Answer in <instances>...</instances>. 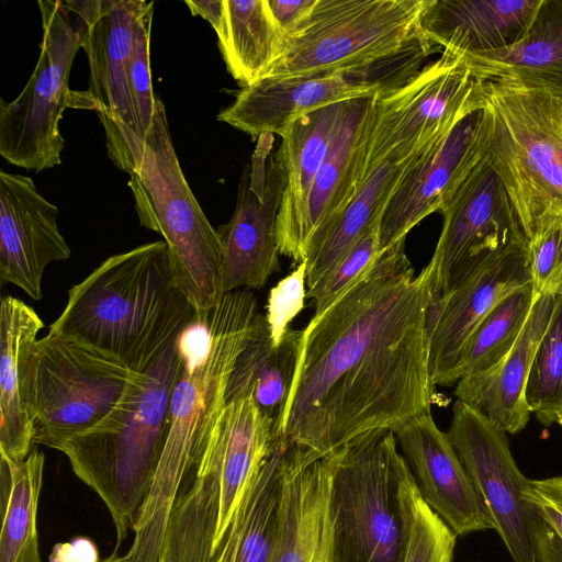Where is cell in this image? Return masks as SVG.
<instances>
[{
    "label": "cell",
    "mask_w": 562,
    "mask_h": 562,
    "mask_svg": "<svg viewBox=\"0 0 562 562\" xmlns=\"http://www.w3.org/2000/svg\"><path fill=\"white\" fill-rule=\"evenodd\" d=\"M447 435L514 561L536 562L533 513L524 498L529 479L516 464L506 432L457 400Z\"/></svg>",
    "instance_id": "15"
},
{
    "label": "cell",
    "mask_w": 562,
    "mask_h": 562,
    "mask_svg": "<svg viewBox=\"0 0 562 562\" xmlns=\"http://www.w3.org/2000/svg\"><path fill=\"white\" fill-rule=\"evenodd\" d=\"M306 260L273 286L268 296L266 319L274 346H279L289 324L303 310L306 292Z\"/></svg>",
    "instance_id": "41"
},
{
    "label": "cell",
    "mask_w": 562,
    "mask_h": 562,
    "mask_svg": "<svg viewBox=\"0 0 562 562\" xmlns=\"http://www.w3.org/2000/svg\"><path fill=\"white\" fill-rule=\"evenodd\" d=\"M460 59L477 80L539 90L562 101V0H540L514 45Z\"/></svg>",
    "instance_id": "26"
},
{
    "label": "cell",
    "mask_w": 562,
    "mask_h": 562,
    "mask_svg": "<svg viewBox=\"0 0 562 562\" xmlns=\"http://www.w3.org/2000/svg\"><path fill=\"white\" fill-rule=\"evenodd\" d=\"M268 142L258 143L250 166L239 182L231 221L216 231L223 247V293L261 289L280 270L277 215L285 172L277 154L267 161Z\"/></svg>",
    "instance_id": "16"
},
{
    "label": "cell",
    "mask_w": 562,
    "mask_h": 562,
    "mask_svg": "<svg viewBox=\"0 0 562 562\" xmlns=\"http://www.w3.org/2000/svg\"><path fill=\"white\" fill-rule=\"evenodd\" d=\"M530 282L526 246L484 266L430 308L429 367L435 386H450L469 336L499 301Z\"/></svg>",
    "instance_id": "21"
},
{
    "label": "cell",
    "mask_w": 562,
    "mask_h": 562,
    "mask_svg": "<svg viewBox=\"0 0 562 562\" xmlns=\"http://www.w3.org/2000/svg\"><path fill=\"white\" fill-rule=\"evenodd\" d=\"M154 15V1L138 20L134 47L130 60V88L143 142L153 124L156 98L150 75V30Z\"/></svg>",
    "instance_id": "40"
},
{
    "label": "cell",
    "mask_w": 562,
    "mask_h": 562,
    "mask_svg": "<svg viewBox=\"0 0 562 562\" xmlns=\"http://www.w3.org/2000/svg\"><path fill=\"white\" fill-rule=\"evenodd\" d=\"M441 214V233L427 265L431 307L484 266L527 246L510 199L484 157Z\"/></svg>",
    "instance_id": "13"
},
{
    "label": "cell",
    "mask_w": 562,
    "mask_h": 562,
    "mask_svg": "<svg viewBox=\"0 0 562 562\" xmlns=\"http://www.w3.org/2000/svg\"><path fill=\"white\" fill-rule=\"evenodd\" d=\"M380 223L375 221L316 285L308 289L306 299L314 302V315L330 306L346 290L353 285L379 257Z\"/></svg>",
    "instance_id": "38"
},
{
    "label": "cell",
    "mask_w": 562,
    "mask_h": 562,
    "mask_svg": "<svg viewBox=\"0 0 562 562\" xmlns=\"http://www.w3.org/2000/svg\"><path fill=\"white\" fill-rule=\"evenodd\" d=\"M394 435L422 498L457 537L494 529L487 507L431 413L408 422Z\"/></svg>",
    "instance_id": "19"
},
{
    "label": "cell",
    "mask_w": 562,
    "mask_h": 562,
    "mask_svg": "<svg viewBox=\"0 0 562 562\" xmlns=\"http://www.w3.org/2000/svg\"><path fill=\"white\" fill-rule=\"evenodd\" d=\"M43 322L23 301L4 296L0 308V453L20 462L32 451L34 428L24 398V360Z\"/></svg>",
    "instance_id": "29"
},
{
    "label": "cell",
    "mask_w": 562,
    "mask_h": 562,
    "mask_svg": "<svg viewBox=\"0 0 562 562\" xmlns=\"http://www.w3.org/2000/svg\"><path fill=\"white\" fill-rule=\"evenodd\" d=\"M346 102L308 112L293 121L277 150L285 172V187L277 215L279 252L286 256L306 209L314 180L324 164Z\"/></svg>",
    "instance_id": "28"
},
{
    "label": "cell",
    "mask_w": 562,
    "mask_h": 562,
    "mask_svg": "<svg viewBox=\"0 0 562 562\" xmlns=\"http://www.w3.org/2000/svg\"><path fill=\"white\" fill-rule=\"evenodd\" d=\"M436 145L411 154L391 155L366 171L360 187L345 213L338 218L322 244L306 259L307 290L327 276L364 232L375 221L382 218L386 204L404 177Z\"/></svg>",
    "instance_id": "31"
},
{
    "label": "cell",
    "mask_w": 562,
    "mask_h": 562,
    "mask_svg": "<svg viewBox=\"0 0 562 562\" xmlns=\"http://www.w3.org/2000/svg\"><path fill=\"white\" fill-rule=\"evenodd\" d=\"M198 313L175 281L167 244L158 240L109 257L74 285L48 334L143 373Z\"/></svg>",
    "instance_id": "3"
},
{
    "label": "cell",
    "mask_w": 562,
    "mask_h": 562,
    "mask_svg": "<svg viewBox=\"0 0 562 562\" xmlns=\"http://www.w3.org/2000/svg\"><path fill=\"white\" fill-rule=\"evenodd\" d=\"M193 15L214 29L228 72L241 88L263 79L282 57L286 40L268 0L184 1Z\"/></svg>",
    "instance_id": "27"
},
{
    "label": "cell",
    "mask_w": 562,
    "mask_h": 562,
    "mask_svg": "<svg viewBox=\"0 0 562 562\" xmlns=\"http://www.w3.org/2000/svg\"><path fill=\"white\" fill-rule=\"evenodd\" d=\"M315 3L316 0H268L273 21L286 43L302 30Z\"/></svg>",
    "instance_id": "43"
},
{
    "label": "cell",
    "mask_w": 562,
    "mask_h": 562,
    "mask_svg": "<svg viewBox=\"0 0 562 562\" xmlns=\"http://www.w3.org/2000/svg\"><path fill=\"white\" fill-rule=\"evenodd\" d=\"M483 105V81L442 52L401 88L375 95L366 171L391 155L434 146Z\"/></svg>",
    "instance_id": "12"
},
{
    "label": "cell",
    "mask_w": 562,
    "mask_h": 562,
    "mask_svg": "<svg viewBox=\"0 0 562 562\" xmlns=\"http://www.w3.org/2000/svg\"><path fill=\"white\" fill-rule=\"evenodd\" d=\"M524 498L562 541V475L529 480Z\"/></svg>",
    "instance_id": "42"
},
{
    "label": "cell",
    "mask_w": 562,
    "mask_h": 562,
    "mask_svg": "<svg viewBox=\"0 0 562 562\" xmlns=\"http://www.w3.org/2000/svg\"><path fill=\"white\" fill-rule=\"evenodd\" d=\"M540 0H427L419 29L457 58L509 47L524 35Z\"/></svg>",
    "instance_id": "24"
},
{
    "label": "cell",
    "mask_w": 562,
    "mask_h": 562,
    "mask_svg": "<svg viewBox=\"0 0 562 562\" xmlns=\"http://www.w3.org/2000/svg\"><path fill=\"white\" fill-rule=\"evenodd\" d=\"M247 290L225 293L177 338L181 369L170 402V425L148 497L124 562H160L175 502L226 404L227 385L257 315Z\"/></svg>",
    "instance_id": "2"
},
{
    "label": "cell",
    "mask_w": 562,
    "mask_h": 562,
    "mask_svg": "<svg viewBox=\"0 0 562 562\" xmlns=\"http://www.w3.org/2000/svg\"><path fill=\"white\" fill-rule=\"evenodd\" d=\"M406 491L411 528L403 562H452L457 536L422 498L413 475Z\"/></svg>",
    "instance_id": "37"
},
{
    "label": "cell",
    "mask_w": 562,
    "mask_h": 562,
    "mask_svg": "<svg viewBox=\"0 0 562 562\" xmlns=\"http://www.w3.org/2000/svg\"><path fill=\"white\" fill-rule=\"evenodd\" d=\"M441 52L420 34L400 52L360 67L293 78H267L241 88L217 120L254 138L282 136L288 126L314 110L393 91L412 80Z\"/></svg>",
    "instance_id": "11"
},
{
    "label": "cell",
    "mask_w": 562,
    "mask_h": 562,
    "mask_svg": "<svg viewBox=\"0 0 562 562\" xmlns=\"http://www.w3.org/2000/svg\"><path fill=\"white\" fill-rule=\"evenodd\" d=\"M181 369L177 340L143 373H135L113 409L61 446L75 474L106 505L116 550L134 530L148 497L170 425V402Z\"/></svg>",
    "instance_id": "4"
},
{
    "label": "cell",
    "mask_w": 562,
    "mask_h": 562,
    "mask_svg": "<svg viewBox=\"0 0 562 562\" xmlns=\"http://www.w3.org/2000/svg\"><path fill=\"white\" fill-rule=\"evenodd\" d=\"M330 562H403L412 472L392 430L361 435L328 454Z\"/></svg>",
    "instance_id": "6"
},
{
    "label": "cell",
    "mask_w": 562,
    "mask_h": 562,
    "mask_svg": "<svg viewBox=\"0 0 562 562\" xmlns=\"http://www.w3.org/2000/svg\"><path fill=\"white\" fill-rule=\"evenodd\" d=\"M537 297L530 282L508 294L488 312L463 345L450 376V386L464 376L491 368L508 353Z\"/></svg>",
    "instance_id": "34"
},
{
    "label": "cell",
    "mask_w": 562,
    "mask_h": 562,
    "mask_svg": "<svg viewBox=\"0 0 562 562\" xmlns=\"http://www.w3.org/2000/svg\"><path fill=\"white\" fill-rule=\"evenodd\" d=\"M536 562H562V541L537 516L532 518Z\"/></svg>",
    "instance_id": "45"
},
{
    "label": "cell",
    "mask_w": 562,
    "mask_h": 562,
    "mask_svg": "<svg viewBox=\"0 0 562 562\" xmlns=\"http://www.w3.org/2000/svg\"><path fill=\"white\" fill-rule=\"evenodd\" d=\"M37 5L43 31L40 57L21 93L11 102L0 99V155L40 172L61 164L64 111L97 106L88 90L69 88L71 66L85 38L83 20L75 12L71 19L64 1L38 0Z\"/></svg>",
    "instance_id": "8"
},
{
    "label": "cell",
    "mask_w": 562,
    "mask_h": 562,
    "mask_svg": "<svg viewBox=\"0 0 562 562\" xmlns=\"http://www.w3.org/2000/svg\"><path fill=\"white\" fill-rule=\"evenodd\" d=\"M484 105L463 117L402 180L384 209L380 250L402 238L426 216L442 213L461 183L484 157Z\"/></svg>",
    "instance_id": "17"
},
{
    "label": "cell",
    "mask_w": 562,
    "mask_h": 562,
    "mask_svg": "<svg viewBox=\"0 0 562 562\" xmlns=\"http://www.w3.org/2000/svg\"><path fill=\"white\" fill-rule=\"evenodd\" d=\"M102 562H124V561H123V558H120L116 554V549H115L114 552L109 558L103 560Z\"/></svg>",
    "instance_id": "46"
},
{
    "label": "cell",
    "mask_w": 562,
    "mask_h": 562,
    "mask_svg": "<svg viewBox=\"0 0 562 562\" xmlns=\"http://www.w3.org/2000/svg\"><path fill=\"white\" fill-rule=\"evenodd\" d=\"M484 158L503 183L526 238L562 212V101L539 90L483 81Z\"/></svg>",
    "instance_id": "7"
},
{
    "label": "cell",
    "mask_w": 562,
    "mask_h": 562,
    "mask_svg": "<svg viewBox=\"0 0 562 562\" xmlns=\"http://www.w3.org/2000/svg\"><path fill=\"white\" fill-rule=\"evenodd\" d=\"M127 173L139 224L164 237L178 288L198 312L212 310L224 296L222 243L186 180L158 95L153 124L133 148Z\"/></svg>",
    "instance_id": "5"
},
{
    "label": "cell",
    "mask_w": 562,
    "mask_h": 562,
    "mask_svg": "<svg viewBox=\"0 0 562 562\" xmlns=\"http://www.w3.org/2000/svg\"><path fill=\"white\" fill-rule=\"evenodd\" d=\"M57 206L30 177L0 171V280L34 300L42 297L46 267L71 250L57 226Z\"/></svg>",
    "instance_id": "18"
},
{
    "label": "cell",
    "mask_w": 562,
    "mask_h": 562,
    "mask_svg": "<svg viewBox=\"0 0 562 562\" xmlns=\"http://www.w3.org/2000/svg\"><path fill=\"white\" fill-rule=\"evenodd\" d=\"M191 483L172 507L160 562H213L221 504V458L210 434L196 460Z\"/></svg>",
    "instance_id": "30"
},
{
    "label": "cell",
    "mask_w": 562,
    "mask_h": 562,
    "mask_svg": "<svg viewBox=\"0 0 562 562\" xmlns=\"http://www.w3.org/2000/svg\"><path fill=\"white\" fill-rule=\"evenodd\" d=\"M302 330L289 328L274 346L265 315H256L245 348L231 374L226 401L251 394L281 435V423L294 379Z\"/></svg>",
    "instance_id": "32"
},
{
    "label": "cell",
    "mask_w": 562,
    "mask_h": 562,
    "mask_svg": "<svg viewBox=\"0 0 562 562\" xmlns=\"http://www.w3.org/2000/svg\"><path fill=\"white\" fill-rule=\"evenodd\" d=\"M288 442L279 438L262 465L255 486L252 506L246 521L235 562H270L279 522V503Z\"/></svg>",
    "instance_id": "35"
},
{
    "label": "cell",
    "mask_w": 562,
    "mask_h": 562,
    "mask_svg": "<svg viewBox=\"0 0 562 562\" xmlns=\"http://www.w3.org/2000/svg\"><path fill=\"white\" fill-rule=\"evenodd\" d=\"M9 462L10 480L1 486L0 562H41L36 516L44 456L32 450L23 461Z\"/></svg>",
    "instance_id": "33"
},
{
    "label": "cell",
    "mask_w": 562,
    "mask_h": 562,
    "mask_svg": "<svg viewBox=\"0 0 562 562\" xmlns=\"http://www.w3.org/2000/svg\"><path fill=\"white\" fill-rule=\"evenodd\" d=\"M86 24L88 92L105 133L108 155L127 172L133 148L143 143L130 88V60L144 0L64 1Z\"/></svg>",
    "instance_id": "14"
},
{
    "label": "cell",
    "mask_w": 562,
    "mask_h": 562,
    "mask_svg": "<svg viewBox=\"0 0 562 562\" xmlns=\"http://www.w3.org/2000/svg\"><path fill=\"white\" fill-rule=\"evenodd\" d=\"M555 295H538L513 348L491 368L456 383L454 396L506 434H518L530 411L525 389L538 345L548 327Z\"/></svg>",
    "instance_id": "23"
},
{
    "label": "cell",
    "mask_w": 562,
    "mask_h": 562,
    "mask_svg": "<svg viewBox=\"0 0 562 562\" xmlns=\"http://www.w3.org/2000/svg\"><path fill=\"white\" fill-rule=\"evenodd\" d=\"M531 284L537 295H562V212L541 218L527 237Z\"/></svg>",
    "instance_id": "39"
},
{
    "label": "cell",
    "mask_w": 562,
    "mask_h": 562,
    "mask_svg": "<svg viewBox=\"0 0 562 562\" xmlns=\"http://www.w3.org/2000/svg\"><path fill=\"white\" fill-rule=\"evenodd\" d=\"M330 562V561H329Z\"/></svg>",
    "instance_id": "47"
},
{
    "label": "cell",
    "mask_w": 562,
    "mask_h": 562,
    "mask_svg": "<svg viewBox=\"0 0 562 562\" xmlns=\"http://www.w3.org/2000/svg\"><path fill=\"white\" fill-rule=\"evenodd\" d=\"M257 477L246 492L226 533L216 546L213 562H235L239 541L252 506Z\"/></svg>",
    "instance_id": "44"
},
{
    "label": "cell",
    "mask_w": 562,
    "mask_h": 562,
    "mask_svg": "<svg viewBox=\"0 0 562 562\" xmlns=\"http://www.w3.org/2000/svg\"><path fill=\"white\" fill-rule=\"evenodd\" d=\"M530 413L546 427L562 428V295L538 345L525 389Z\"/></svg>",
    "instance_id": "36"
},
{
    "label": "cell",
    "mask_w": 562,
    "mask_h": 562,
    "mask_svg": "<svg viewBox=\"0 0 562 562\" xmlns=\"http://www.w3.org/2000/svg\"><path fill=\"white\" fill-rule=\"evenodd\" d=\"M426 2L316 0L302 30L263 79L355 68L391 56L420 34Z\"/></svg>",
    "instance_id": "10"
},
{
    "label": "cell",
    "mask_w": 562,
    "mask_h": 562,
    "mask_svg": "<svg viewBox=\"0 0 562 562\" xmlns=\"http://www.w3.org/2000/svg\"><path fill=\"white\" fill-rule=\"evenodd\" d=\"M331 465L288 442L284 458L279 522L270 562H329Z\"/></svg>",
    "instance_id": "22"
},
{
    "label": "cell",
    "mask_w": 562,
    "mask_h": 562,
    "mask_svg": "<svg viewBox=\"0 0 562 562\" xmlns=\"http://www.w3.org/2000/svg\"><path fill=\"white\" fill-rule=\"evenodd\" d=\"M429 269L416 276L405 238L302 329L281 436L327 456L367 432L431 413Z\"/></svg>",
    "instance_id": "1"
},
{
    "label": "cell",
    "mask_w": 562,
    "mask_h": 562,
    "mask_svg": "<svg viewBox=\"0 0 562 562\" xmlns=\"http://www.w3.org/2000/svg\"><path fill=\"white\" fill-rule=\"evenodd\" d=\"M375 95L346 103L329 153L314 180L305 212L286 254L297 265L322 244L360 187L366 171Z\"/></svg>",
    "instance_id": "20"
},
{
    "label": "cell",
    "mask_w": 562,
    "mask_h": 562,
    "mask_svg": "<svg viewBox=\"0 0 562 562\" xmlns=\"http://www.w3.org/2000/svg\"><path fill=\"white\" fill-rule=\"evenodd\" d=\"M211 435L221 458V504L215 550L281 435L273 422L261 413L251 394L227 400Z\"/></svg>",
    "instance_id": "25"
},
{
    "label": "cell",
    "mask_w": 562,
    "mask_h": 562,
    "mask_svg": "<svg viewBox=\"0 0 562 562\" xmlns=\"http://www.w3.org/2000/svg\"><path fill=\"white\" fill-rule=\"evenodd\" d=\"M120 361L76 341L47 334L24 360V398L33 443L59 450L117 404L134 376Z\"/></svg>",
    "instance_id": "9"
}]
</instances>
